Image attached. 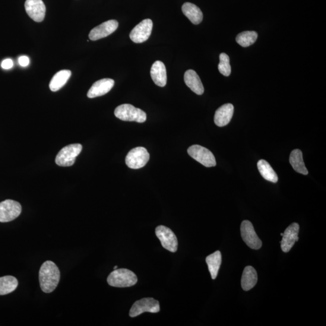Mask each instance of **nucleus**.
<instances>
[{
    "label": "nucleus",
    "mask_w": 326,
    "mask_h": 326,
    "mask_svg": "<svg viewBox=\"0 0 326 326\" xmlns=\"http://www.w3.org/2000/svg\"><path fill=\"white\" fill-rule=\"evenodd\" d=\"M289 162L297 172L305 175H308V170L303 161L302 152L300 150H294L292 151L289 157Z\"/></svg>",
    "instance_id": "412c9836"
},
{
    "label": "nucleus",
    "mask_w": 326,
    "mask_h": 326,
    "mask_svg": "<svg viewBox=\"0 0 326 326\" xmlns=\"http://www.w3.org/2000/svg\"><path fill=\"white\" fill-rule=\"evenodd\" d=\"M258 168L261 175L265 179L274 183L278 182L277 173L267 161L264 160L259 161Z\"/></svg>",
    "instance_id": "393cba45"
},
{
    "label": "nucleus",
    "mask_w": 326,
    "mask_h": 326,
    "mask_svg": "<svg viewBox=\"0 0 326 326\" xmlns=\"http://www.w3.org/2000/svg\"><path fill=\"white\" fill-rule=\"evenodd\" d=\"M25 9L29 17L38 23L45 18L46 8L43 0H26Z\"/></svg>",
    "instance_id": "f8f14e48"
},
{
    "label": "nucleus",
    "mask_w": 326,
    "mask_h": 326,
    "mask_svg": "<svg viewBox=\"0 0 326 326\" xmlns=\"http://www.w3.org/2000/svg\"><path fill=\"white\" fill-rule=\"evenodd\" d=\"M184 79H185L187 86L195 93L198 95H202L204 93L203 85H202L201 79L196 71L193 69H189L186 71Z\"/></svg>",
    "instance_id": "a211bd4d"
},
{
    "label": "nucleus",
    "mask_w": 326,
    "mask_h": 326,
    "mask_svg": "<svg viewBox=\"0 0 326 326\" xmlns=\"http://www.w3.org/2000/svg\"><path fill=\"white\" fill-rule=\"evenodd\" d=\"M71 75V71L66 69L57 73L50 81V89L53 92L58 91L64 86Z\"/></svg>",
    "instance_id": "4be33fe9"
},
{
    "label": "nucleus",
    "mask_w": 326,
    "mask_h": 326,
    "mask_svg": "<svg viewBox=\"0 0 326 326\" xmlns=\"http://www.w3.org/2000/svg\"><path fill=\"white\" fill-rule=\"evenodd\" d=\"M150 154L147 149L137 147L129 152L125 161L129 168L138 169L143 167L150 160Z\"/></svg>",
    "instance_id": "39448f33"
},
{
    "label": "nucleus",
    "mask_w": 326,
    "mask_h": 326,
    "mask_svg": "<svg viewBox=\"0 0 326 326\" xmlns=\"http://www.w3.org/2000/svg\"><path fill=\"white\" fill-rule=\"evenodd\" d=\"M299 230V225L294 223L290 225L284 231L281 241V248L284 252H289L295 243L298 241Z\"/></svg>",
    "instance_id": "4468645a"
},
{
    "label": "nucleus",
    "mask_w": 326,
    "mask_h": 326,
    "mask_svg": "<svg viewBox=\"0 0 326 326\" xmlns=\"http://www.w3.org/2000/svg\"><path fill=\"white\" fill-rule=\"evenodd\" d=\"M61 274L58 267L52 261H46L41 265L39 280L41 290L49 294L58 286Z\"/></svg>",
    "instance_id": "f257e3e1"
},
{
    "label": "nucleus",
    "mask_w": 326,
    "mask_h": 326,
    "mask_svg": "<svg viewBox=\"0 0 326 326\" xmlns=\"http://www.w3.org/2000/svg\"><path fill=\"white\" fill-rule=\"evenodd\" d=\"M21 205L18 202L7 199L0 202V223H9L20 216Z\"/></svg>",
    "instance_id": "0eeeda50"
},
{
    "label": "nucleus",
    "mask_w": 326,
    "mask_h": 326,
    "mask_svg": "<svg viewBox=\"0 0 326 326\" xmlns=\"http://www.w3.org/2000/svg\"><path fill=\"white\" fill-rule=\"evenodd\" d=\"M156 236L160 240L163 248L172 252L178 249V239L172 230L163 226H158L156 229Z\"/></svg>",
    "instance_id": "6e6552de"
},
{
    "label": "nucleus",
    "mask_w": 326,
    "mask_h": 326,
    "mask_svg": "<svg viewBox=\"0 0 326 326\" xmlns=\"http://www.w3.org/2000/svg\"><path fill=\"white\" fill-rule=\"evenodd\" d=\"M14 62L11 59H6L2 63V67L5 69H9L13 67Z\"/></svg>",
    "instance_id": "cd10ccee"
},
{
    "label": "nucleus",
    "mask_w": 326,
    "mask_h": 326,
    "mask_svg": "<svg viewBox=\"0 0 326 326\" xmlns=\"http://www.w3.org/2000/svg\"><path fill=\"white\" fill-rule=\"evenodd\" d=\"M82 146L72 144L66 146L59 152L56 157L55 162L59 166L69 167L74 165L76 158L81 153Z\"/></svg>",
    "instance_id": "20e7f679"
},
{
    "label": "nucleus",
    "mask_w": 326,
    "mask_h": 326,
    "mask_svg": "<svg viewBox=\"0 0 326 326\" xmlns=\"http://www.w3.org/2000/svg\"><path fill=\"white\" fill-rule=\"evenodd\" d=\"M153 28V21L146 19L133 28L129 37L135 43H144L150 37Z\"/></svg>",
    "instance_id": "9b49d317"
},
{
    "label": "nucleus",
    "mask_w": 326,
    "mask_h": 326,
    "mask_svg": "<svg viewBox=\"0 0 326 326\" xmlns=\"http://www.w3.org/2000/svg\"><path fill=\"white\" fill-rule=\"evenodd\" d=\"M205 261H206L212 279L214 280L218 276V272L222 263V255L220 251H216L213 254L208 256Z\"/></svg>",
    "instance_id": "5701e85b"
},
{
    "label": "nucleus",
    "mask_w": 326,
    "mask_h": 326,
    "mask_svg": "<svg viewBox=\"0 0 326 326\" xmlns=\"http://www.w3.org/2000/svg\"><path fill=\"white\" fill-rule=\"evenodd\" d=\"M115 82L113 79L105 78L100 79L92 85L87 93L88 97L95 98L103 96L112 89Z\"/></svg>",
    "instance_id": "2eb2a0df"
},
{
    "label": "nucleus",
    "mask_w": 326,
    "mask_h": 326,
    "mask_svg": "<svg viewBox=\"0 0 326 326\" xmlns=\"http://www.w3.org/2000/svg\"><path fill=\"white\" fill-rule=\"evenodd\" d=\"M258 274L251 266H247L243 270L241 278V286L245 291H248L254 287L258 282Z\"/></svg>",
    "instance_id": "aec40b11"
},
{
    "label": "nucleus",
    "mask_w": 326,
    "mask_h": 326,
    "mask_svg": "<svg viewBox=\"0 0 326 326\" xmlns=\"http://www.w3.org/2000/svg\"><path fill=\"white\" fill-rule=\"evenodd\" d=\"M118 27V21L112 20L104 22L91 30L89 34L90 40L97 41L107 37L115 32Z\"/></svg>",
    "instance_id": "ddd939ff"
},
{
    "label": "nucleus",
    "mask_w": 326,
    "mask_h": 326,
    "mask_svg": "<svg viewBox=\"0 0 326 326\" xmlns=\"http://www.w3.org/2000/svg\"><path fill=\"white\" fill-rule=\"evenodd\" d=\"M18 281L12 275L0 277V296L7 295L17 289Z\"/></svg>",
    "instance_id": "b1692460"
},
{
    "label": "nucleus",
    "mask_w": 326,
    "mask_h": 326,
    "mask_svg": "<svg viewBox=\"0 0 326 326\" xmlns=\"http://www.w3.org/2000/svg\"><path fill=\"white\" fill-rule=\"evenodd\" d=\"M19 64L22 66H27L29 64L30 60L26 56H22L18 58Z\"/></svg>",
    "instance_id": "c85d7f7f"
},
{
    "label": "nucleus",
    "mask_w": 326,
    "mask_h": 326,
    "mask_svg": "<svg viewBox=\"0 0 326 326\" xmlns=\"http://www.w3.org/2000/svg\"><path fill=\"white\" fill-rule=\"evenodd\" d=\"M138 281L137 275L128 269H116L107 278V283L113 287H125L135 285Z\"/></svg>",
    "instance_id": "f03ea898"
},
{
    "label": "nucleus",
    "mask_w": 326,
    "mask_h": 326,
    "mask_svg": "<svg viewBox=\"0 0 326 326\" xmlns=\"http://www.w3.org/2000/svg\"><path fill=\"white\" fill-rule=\"evenodd\" d=\"M234 113V106L232 104H223L215 113L214 121L215 124L220 127H223L230 122Z\"/></svg>",
    "instance_id": "dca6fc26"
},
{
    "label": "nucleus",
    "mask_w": 326,
    "mask_h": 326,
    "mask_svg": "<svg viewBox=\"0 0 326 326\" xmlns=\"http://www.w3.org/2000/svg\"><path fill=\"white\" fill-rule=\"evenodd\" d=\"M116 269H118V266H115V267H114V270H116Z\"/></svg>",
    "instance_id": "c756f323"
},
{
    "label": "nucleus",
    "mask_w": 326,
    "mask_h": 326,
    "mask_svg": "<svg viewBox=\"0 0 326 326\" xmlns=\"http://www.w3.org/2000/svg\"><path fill=\"white\" fill-rule=\"evenodd\" d=\"M160 310V303L157 300L153 298H144L134 303L129 311V316L135 317L144 312L157 313Z\"/></svg>",
    "instance_id": "1a4fd4ad"
},
{
    "label": "nucleus",
    "mask_w": 326,
    "mask_h": 326,
    "mask_svg": "<svg viewBox=\"0 0 326 326\" xmlns=\"http://www.w3.org/2000/svg\"><path fill=\"white\" fill-rule=\"evenodd\" d=\"M220 64L218 65V69L220 72L225 77H229L232 71L229 56L226 53H221L220 56Z\"/></svg>",
    "instance_id": "bb28decb"
},
{
    "label": "nucleus",
    "mask_w": 326,
    "mask_h": 326,
    "mask_svg": "<svg viewBox=\"0 0 326 326\" xmlns=\"http://www.w3.org/2000/svg\"><path fill=\"white\" fill-rule=\"evenodd\" d=\"M115 115L123 121L144 123L147 120V114L130 104H123L116 107Z\"/></svg>",
    "instance_id": "7ed1b4c3"
},
{
    "label": "nucleus",
    "mask_w": 326,
    "mask_h": 326,
    "mask_svg": "<svg viewBox=\"0 0 326 326\" xmlns=\"http://www.w3.org/2000/svg\"><path fill=\"white\" fill-rule=\"evenodd\" d=\"M258 34L255 31H245L237 34L236 42L240 46L247 47L255 44L257 40Z\"/></svg>",
    "instance_id": "a878e982"
},
{
    "label": "nucleus",
    "mask_w": 326,
    "mask_h": 326,
    "mask_svg": "<svg viewBox=\"0 0 326 326\" xmlns=\"http://www.w3.org/2000/svg\"><path fill=\"white\" fill-rule=\"evenodd\" d=\"M184 15L194 24H200L203 20V14L197 6L191 3H185L182 6Z\"/></svg>",
    "instance_id": "6ab92c4d"
},
{
    "label": "nucleus",
    "mask_w": 326,
    "mask_h": 326,
    "mask_svg": "<svg viewBox=\"0 0 326 326\" xmlns=\"http://www.w3.org/2000/svg\"><path fill=\"white\" fill-rule=\"evenodd\" d=\"M188 153L190 156L205 167H210L216 165V159L213 153L200 145L192 146L188 149Z\"/></svg>",
    "instance_id": "423d86ee"
},
{
    "label": "nucleus",
    "mask_w": 326,
    "mask_h": 326,
    "mask_svg": "<svg viewBox=\"0 0 326 326\" xmlns=\"http://www.w3.org/2000/svg\"><path fill=\"white\" fill-rule=\"evenodd\" d=\"M283 233H281V236H283Z\"/></svg>",
    "instance_id": "7c9ffc66"
},
{
    "label": "nucleus",
    "mask_w": 326,
    "mask_h": 326,
    "mask_svg": "<svg viewBox=\"0 0 326 326\" xmlns=\"http://www.w3.org/2000/svg\"><path fill=\"white\" fill-rule=\"evenodd\" d=\"M151 76L154 83L157 86L164 87L167 84V72L164 63L157 61L154 62L151 69Z\"/></svg>",
    "instance_id": "f3484780"
},
{
    "label": "nucleus",
    "mask_w": 326,
    "mask_h": 326,
    "mask_svg": "<svg viewBox=\"0 0 326 326\" xmlns=\"http://www.w3.org/2000/svg\"><path fill=\"white\" fill-rule=\"evenodd\" d=\"M240 233L242 238L249 248L253 249H259L262 247L261 240L256 234L254 227L250 221H243L240 226Z\"/></svg>",
    "instance_id": "9d476101"
}]
</instances>
